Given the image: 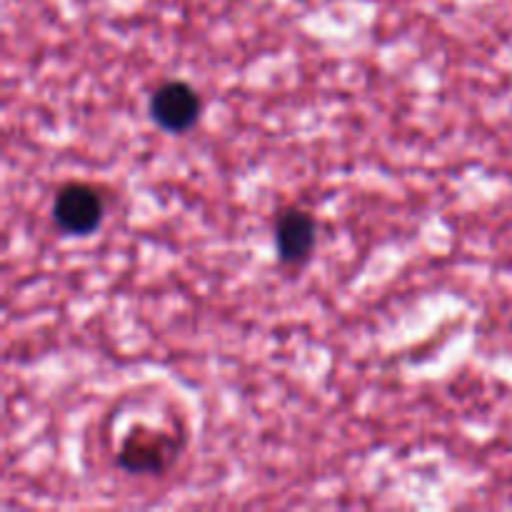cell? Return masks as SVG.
Wrapping results in <instances>:
<instances>
[{"label": "cell", "mask_w": 512, "mask_h": 512, "mask_svg": "<svg viewBox=\"0 0 512 512\" xmlns=\"http://www.w3.org/2000/svg\"><path fill=\"white\" fill-rule=\"evenodd\" d=\"M200 113H203L200 95L195 93L193 85L183 83V80H170V83L160 85L150 98V118L165 133H188L200 120Z\"/></svg>", "instance_id": "1"}, {"label": "cell", "mask_w": 512, "mask_h": 512, "mask_svg": "<svg viewBox=\"0 0 512 512\" xmlns=\"http://www.w3.org/2000/svg\"><path fill=\"white\" fill-rule=\"evenodd\" d=\"M53 220L63 233L90 235L103 223V200L90 185H63L53 200Z\"/></svg>", "instance_id": "2"}, {"label": "cell", "mask_w": 512, "mask_h": 512, "mask_svg": "<svg viewBox=\"0 0 512 512\" xmlns=\"http://www.w3.org/2000/svg\"><path fill=\"white\" fill-rule=\"evenodd\" d=\"M175 450L178 445L165 435L138 428L125 438L123 450H120V465L130 473H160L175 458Z\"/></svg>", "instance_id": "3"}, {"label": "cell", "mask_w": 512, "mask_h": 512, "mask_svg": "<svg viewBox=\"0 0 512 512\" xmlns=\"http://www.w3.org/2000/svg\"><path fill=\"white\" fill-rule=\"evenodd\" d=\"M318 243V223L310 213L298 208L285 210L275 223V250L283 263H303Z\"/></svg>", "instance_id": "4"}]
</instances>
